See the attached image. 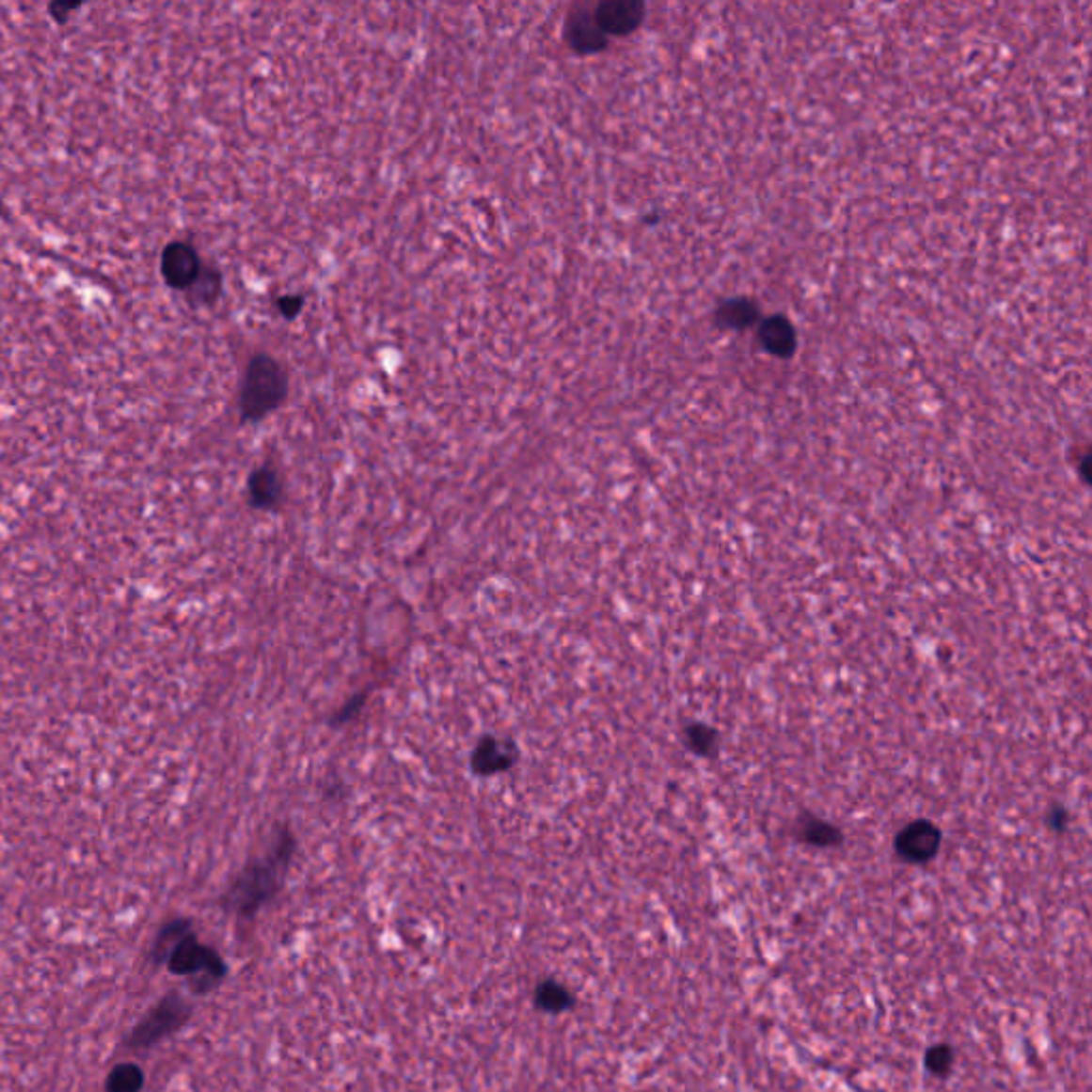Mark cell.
<instances>
[{
  "instance_id": "6da1fadb",
  "label": "cell",
  "mask_w": 1092,
  "mask_h": 1092,
  "mask_svg": "<svg viewBox=\"0 0 1092 1092\" xmlns=\"http://www.w3.org/2000/svg\"><path fill=\"white\" fill-rule=\"evenodd\" d=\"M286 395V376L276 358L254 356L244 376L242 410L248 419H261L276 410Z\"/></svg>"
},
{
  "instance_id": "7a4b0ae2",
  "label": "cell",
  "mask_w": 1092,
  "mask_h": 1092,
  "mask_svg": "<svg viewBox=\"0 0 1092 1092\" xmlns=\"http://www.w3.org/2000/svg\"><path fill=\"white\" fill-rule=\"evenodd\" d=\"M593 18L604 35H627L641 26L644 18V5L636 0H610L595 7Z\"/></svg>"
},
{
  "instance_id": "3957f363",
  "label": "cell",
  "mask_w": 1092,
  "mask_h": 1092,
  "mask_svg": "<svg viewBox=\"0 0 1092 1092\" xmlns=\"http://www.w3.org/2000/svg\"><path fill=\"white\" fill-rule=\"evenodd\" d=\"M161 269L166 284H171L173 289L186 291L201 274V262H198L197 252L188 244L175 242L165 248Z\"/></svg>"
},
{
  "instance_id": "277c9868",
  "label": "cell",
  "mask_w": 1092,
  "mask_h": 1092,
  "mask_svg": "<svg viewBox=\"0 0 1092 1092\" xmlns=\"http://www.w3.org/2000/svg\"><path fill=\"white\" fill-rule=\"evenodd\" d=\"M942 834L928 822L909 824L896 839V849L909 863H926L937 854Z\"/></svg>"
},
{
  "instance_id": "5b68a950",
  "label": "cell",
  "mask_w": 1092,
  "mask_h": 1092,
  "mask_svg": "<svg viewBox=\"0 0 1092 1092\" xmlns=\"http://www.w3.org/2000/svg\"><path fill=\"white\" fill-rule=\"evenodd\" d=\"M565 39L577 52H597L606 45V35L597 26L593 13H572L565 24Z\"/></svg>"
},
{
  "instance_id": "8992f818",
  "label": "cell",
  "mask_w": 1092,
  "mask_h": 1092,
  "mask_svg": "<svg viewBox=\"0 0 1092 1092\" xmlns=\"http://www.w3.org/2000/svg\"><path fill=\"white\" fill-rule=\"evenodd\" d=\"M760 340L764 348L777 356L792 355L796 348V331L785 316H772L768 321H764Z\"/></svg>"
},
{
  "instance_id": "52a82bcc",
  "label": "cell",
  "mask_w": 1092,
  "mask_h": 1092,
  "mask_svg": "<svg viewBox=\"0 0 1092 1092\" xmlns=\"http://www.w3.org/2000/svg\"><path fill=\"white\" fill-rule=\"evenodd\" d=\"M755 318H757V308L747 299L730 301L728 306H723L721 312H720V323L723 326H732V329H745V326L755 323Z\"/></svg>"
},
{
  "instance_id": "ba28073f",
  "label": "cell",
  "mask_w": 1092,
  "mask_h": 1092,
  "mask_svg": "<svg viewBox=\"0 0 1092 1092\" xmlns=\"http://www.w3.org/2000/svg\"><path fill=\"white\" fill-rule=\"evenodd\" d=\"M186 291L195 303H212L220 293V276L212 269H201V274Z\"/></svg>"
},
{
  "instance_id": "9c48e42d",
  "label": "cell",
  "mask_w": 1092,
  "mask_h": 1092,
  "mask_svg": "<svg viewBox=\"0 0 1092 1092\" xmlns=\"http://www.w3.org/2000/svg\"><path fill=\"white\" fill-rule=\"evenodd\" d=\"M175 1011H180V1007H161V1009H158L156 1014L148 1020L146 1026L141 1028L139 1039L141 1041H150V1039L158 1037V1035H161V1033L169 1031V1028L175 1022H178V1018H175Z\"/></svg>"
},
{
  "instance_id": "30bf717a",
  "label": "cell",
  "mask_w": 1092,
  "mask_h": 1092,
  "mask_svg": "<svg viewBox=\"0 0 1092 1092\" xmlns=\"http://www.w3.org/2000/svg\"><path fill=\"white\" fill-rule=\"evenodd\" d=\"M277 491H280V484H277V478L276 474H271L269 469H261L259 474H254L252 478V496L261 504H269V501H274L277 498Z\"/></svg>"
},
{
  "instance_id": "8fae6325",
  "label": "cell",
  "mask_w": 1092,
  "mask_h": 1092,
  "mask_svg": "<svg viewBox=\"0 0 1092 1092\" xmlns=\"http://www.w3.org/2000/svg\"><path fill=\"white\" fill-rule=\"evenodd\" d=\"M141 1086V1073L133 1065H124L109 1078V1092H137Z\"/></svg>"
},
{
  "instance_id": "7c38bea8",
  "label": "cell",
  "mask_w": 1092,
  "mask_h": 1092,
  "mask_svg": "<svg viewBox=\"0 0 1092 1092\" xmlns=\"http://www.w3.org/2000/svg\"><path fill=\"white\" fill-rule=\"evenodd\" d=\"M926 1067L937 1078H945L954 1067V1052L950 1046H935L926 1052Z\"/></svg>"
},
{
  "instance_id": "4fadbf2b",
  "label": "cell",
  "mask_w": 1092,
  "mask_h": 1092,
  "mask_svg": "<svg viewBox=\"0 0 1092 1092\" xmlns=\"http://www.w3.org/2000/svg\"><path fill=\"white\" fill-rule=\"evenodd\" d=\"M804 839L813 845H822V847H826V845L839 843V831H836V828H832V826L815 822V824L804 828Z\"/></svg>"
},
{
  "instance_id": "5bb4252c",
  "label": "cell",
  "mask_w": 1092,
  "mask_h": 1092,
  "mask_svg": "<svg viewBox=\"0 0 1092 1092\" xmlns=\"http://www.w3.org/2000/svg\"><path fill=\"white\" fill-rule=\"evenodd\" d=\"M713 740L715 735L708 728H704V725H696V728L689 732V743L696 752H706V749L713 745Z\"/></svg>"
},
{
  "instance_id": "9a60e30c",
  "label": "cell",
  "mask_w": 1092,
  "mask_h": 1092,
  "mask_svg": "<svg viewBox=\"0 0 1092 1092\" xmlns=\"http://www.w3.org/2000/svg\"><path fill=\"white\" fill-rule=\"evenodd\" d=\"M277 306H280V312H284L286 316H294L301 309V299L289 294V297H282Z\"/></svg>"
}]
</instances>
